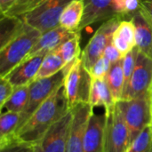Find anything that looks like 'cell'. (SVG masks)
Returning <instances> with one entry per match:
<instances>
[{"label":"cell","mask_w":152,"mask_h":152,"mask_svg":"<svg viewBox=\"0 0 152 152\" xmlns=\"http://www.w3.org/2000/svg\"><path fill=\"white\" fill-rule=\"evenodd\" d=\"M111 66V62L105 56L101 57L91 68L90 74L93 78H105Z\"/></svg>","instance_id":"cell-30"},{"label":"cell","mask_w":152,"mask_h":152,"mask_svg":"<svg viewBox=\"0 0 152 152\" xmlns=\"http://www.w3.org/2000/svg\"><path fill=\"white\" fill-rule=\"evenodd\" d=\"M69 111V107L63 84L40 105L26 124L16 132L15 138L34 146L42 139L47 130Z\"/></svg>","instance_id":"cell-1"},{"label":"cell","mask_w":152,"mask_h":152,"mask_svg":"<svg viewBox=\"0 0 152 152\" xmlns=\"http://www.w3.org/2000/svg\"><path fill=\"white\" fill-rule=\"evenodd\" d=\"M131 20L135 27V41L138 50L152 59V26L143 15L136 11Z\"/></svg>","instance_id":"cell-16"},{"label":"cell","mask_w":152,"mask_h":152,"mask_svg":"<svg viewBox=\"0 0 152 152\" xmlns=\"http://www.w3.org/2000/svg\"><path fill=\"white\" fill-rule=\"evenodd\" d=\"M78 33H79L78 31L69 30L61 26H58L54 28L45 31L42 33L38 41L31 50L29 55L41 52H45L48 53L53 50H56L64 42L73 37Z\"/></svg>","instance_id":"cell-14"},{"label":"cell","mask_w":152,"mask_h":152,"mask_svg":"<svg viewBox=\"0 0 152 152\" xmlns=\"http://www.w3.org/2000/svg\"><path fill=\"white\" fill-rule=\"evenodd\" d=\"M123 58L114 63H111L110 69L105 77L116 102L122 99L124 91L125 77L123 70Z\"/></svg>","instance_id":"cell-19"},{"label":"cell","mask_w":152,"mask_h":152,"mask_svg":"<svg viewBox=\"0 0 152 152\" xmlns=\"http://www.w3.org/2000/svg\"><path fill=\"white\" fill-rule=\"evenodd\" d=\"M115 34L119 36L125 41H126L132 48H134L136 46L135 27L131 20H123L116 29Z\"/></svg>","instance_id":"cell-27"},{"label":"cell","mask_w":152,"mask_h":152,"mask_svg":"<svg viewBox=\"0 0 152 152\" xmlns=\"http://www.w3.org/2000/svg\"><path fill=\"white\" fill-rule=\"evenodd\" d=\"M66 65L68 64L64 61L60 53L56 50H53L48 53L45 57L39 69V71L36 77V79L53 76L56 73H58L61 69H62Z\"/></svg>","instance_id":"cell-22"},{"label":"cell","mask_w":152,"mask_h":152,"mask_svg":"<svg viewBox=\"0 0 152 152\" xmlns=\"http://www.w3.org/2000/svg\"><path fill=\"white\" fill-rule=\"evenodd\" d=\"M14 0H0V9H1V13H4L7 8L11 5V4Z\"/></svg>","instance_id":"cell-36"},{"label":"cell","mask_w":152,"mask_h":152,"mask_svg":"<svg viewBox=\"0 0 152 152\" xmlns=\"http://www.w3.org/2000/svg\"><path fill=\"white\" fill-rule=\"evenodd\" d=\"M47 53L41 52L28 55L12 70H11L5 77L14 87L30 85L39 71L41 64Z\"/></svg>","instance_id":"cell-12"},{"label":"cell","mask_w":152,"mask_h":152,"mask_svg":"<svg viewBox=\"0 0 152 152\" xmlns=\"http://www.w3.org/2000/svg\"><path fill=\"white\" fill-rule=\"evenodd\" d=\"M44 0H14L7 10L1 13L8 17L22 18L38 7Z\"/></svg>","instance_id":"cell-24"},{"label":"cell","mask_w":152,"mask_h":152,"mask_svg":"<svg viewBox=\"0 0 152 152\" xmlns=\"http://www.w3.org/2000/svg\"><path fill=\"white\" fill-rule=\"evenodd\" d=\"M139 12L152 26V0H139Z\"/></svg>","instance_id":"cell-34"},{"label":"cell","mask_w":152,"mask_h":152,"mask_svg":"<svg viewBox=\"0 0 152 152\" xmlns=\"http://www.w3.org/2000/svg\"><path fill=\"white\" fill-rule=\"evenodd\" d=\"M104 113L106 122L103 135V152H126L131 143L130 134L118 103L110 111Z\"/></svg>","instance_id":"cell-6"},{"label":"cell","mask_w":152,"mask_h":152,"mask_svg":"<svg viewBox=\"0 0 152 152\" xmlns=\"http://www.w3.org/2000/svg\"><path fill=\"white\" fill-rule=\"evenodd\" d=\"M56 51L60 53L67 64L74 62L75 60L80 56L79 33L64 42L56 49Z\"/></svg>","instance_id":"cell-25"},{"label":"cell","mask_w":152,"mask_h":152,"mask_svg":"<svg viewBox=\"0 0 152 152\" xmlns=\"http://www.w3.org/2000/svg\"><path fill=\"white\" fill-rule=\"evenodd\" d=\"M117 103L123 114L132 142L146 126L151 125V90L136 98L120 100Z\"/></svg>","instance_id":"cell-4"},{"label":"cell","mask_w":152,"mask_h":152,"mask_svg":"<svg viewBox=\"0 0 152 152\" xmlns=\"http://www.w3.org/2000/svg\"><path fill=\"white\" fill-rule=\"evenodd\" d=\"M151 126L152 127V89H151Z\"/></svg>","instance_id":"cell-37"},{"label":"cell","mask_w":152,"mask_h":152,"mask_svg":"<svg viewBox=\"0 0 152 152\" xmlns=\"http://www.w3.org/2000/svg\"><path fill=\"white\" fill-rule=\"evenodd\" d=\"M28 25L21 18L8 17L1 14V39L0 47L4 46L11 39L23 32Z\"/></svg>","instance_id":"cell-21"},{"label":"cell","mask_w":152,"mask_h":152,"mask_svg":"<svg viewBox=\"0 0 152 152\" xmlns=\"http://www.w3.org/2000/svg\"><path fill=\"white\" fill-rule=\"evenodd\" d=\"M14 88L5 77H0V110H3L4 103L13 93Z\"/></svg>","instance_id":"cell-32"},{"label":"cell","mask_w":152,"mask_h":152,"mask_svg":"<svg viewBox=\"0 0 152 152\" xmlns=\"http://www.w3.org/2000/svg\"><path fill=\"white\" fill-rule=\"evenodd\" d=\"M73 0H44L34 11L21 19L28 26L42 33L60 26V18L67 5Z\"/></svg>","instance_id":"cell-8"},{"label":"cell","mask_w":152,"mask_h":152,"mask_svg":"<svg viewBox=\"0 0 152 152\" xmlns=\"http://www.w3.org/2000/svg\"><path fill=\"white\" fill-rule=\"evenodd\" d=\"M105 122V113L102 115L92 114L85 135L84 152H103Z\"/></svg>","instance_id":"cell-15"},{"label":"cell","mask_w":152,"mask_h":152,"mask_svg":"<svg viewBox=\"0 0 152 152\" xmlns=\"http://www.w3.org/2000/svg\"><path fill=\"white\" fill-rule=\"evenodd\" d=\"M151 152H152V151H151Z\"/></svg>","instance_id":"cell-38"},{"label":"cell","mask_w":152,"mask_h":152,"mask_svg":"<svg viewBox=\"0 0 152 152\" xmlns=\"http://www.w3.org/2000/svg\"><path fill=\"white\" fill-rule=\"evenodd\" d=\"M20 113L2 111L0 116V147L15 139V133L20 122Z\"/></svg>","instance_id":"cell-20"},{"label":"cell","mask_w":152,"mask_h":152,"mask_svg":"<svg viewBox=\"0 0 152 152\" xmlns=\"http://www.w3.org/2000/svg\"><path fill=\"white\" fill-rule=\"evenodd\" d=\"M85 11L83 0H73L64 9L60 18V26L69 30L78 31ZM79 32V31H78Z\"/></svg>","instance_id":"cell-18"},{"label":"cell","mask_w":152,"mask_h":152,"mask_svg":"<svg viewBox=\"0 0 152 152\" xmlns=\"http://www.w3.org/2000/svg\"><path fill=\"white\" fill-rule=\"evenodd\" d=\"M152 88V59L138 50L135 66L121 100L136 98L149 93Z\"/></svg>","instance_id":"cell-9"},{"label":"cell","mask_w":152,"mask_h":152,"mask_svg":"<svg viewBox=\"0 0 152 152\" xmlns=\"http://www.w3.org/2000/svg\"><path fill=\"white\" fill-rule=\"evenodd\" d=\"M103 56H105L107 59H109L111 63H114L118 61H119L120 59H122L124 56L119 53V51L115 47V45L112 44V42L107 46V48L104 51Z\"/></svg>","instance_id":"cell-35"},{"label":"cell","mask_w":152,"mask_h":152,"mask_svg":"<svg viewBox=\"0 0 152 152\" xmlns=\"http://www.w3.org/2000/svg\"><path fill=\"white\" fill-rule=\"evenodd\" d=\"M0 152H35L34 146L20 142L16 138L9 143L0 147Z\"/></svg>","instance_id":"cell-31"},{"label":"cell","mask_w":152,"mask_h":152,"mask_svg":"<svg viewBox=\"0 0 152 152\" xmlns=\"http://www.w3.org/2000/svg\"><path fill=\"white\" fill-rule=\"evenodd\" d=\"M152 127L151 125L146 126L138 136L131 142L126 152H151Z\"/></svg>","instance_id":"cell-26"},{"label":"cell","mask_w":152,"mask_h":152,"mask_svg":"<svg viewBox=\"0 0 152 152\" xmlns=\"http://www.w3.org/2000/svg\"><path fill=\"white\" fill-rule=\"evenodd\" d=\"M139 0H112V6L117 14L125 16L134 14L139 9Z\"/></svg>","instance_id":"cell-29"},{"label":"cell","mask_w":152,"mask_h":152,"mask_svg":"<svg viewBox=\"0 0 152 152\" xmlns=\"http://www.w3.org/2000/svg\"><path fill=\"white\" fill-rule=\"evenodd\" d=\"M137 53H138V48L135 46L129 53H127L123 58V70H124V77H125L124 90L126 88V86L130 81V78L132 77V74H133V71H134V69L135 66Z\"/></svg>","instance_id":"cell-28"},{"label":"cell","mask_w":152,"mask_h":152,"mask_svg":"<svg viewBox=\"0 0 152 152\" xmlns=\"http://www.w3.org/2000/svg\"><path fill=\"white\" fill-rule=\"evenodd\" d=\"M41 35V31L28 26L23 32L0 47V77H5L29 55Z\"/></svg>","instance_id":"cell-2"},{"label":"cell","mask_w":152,"mask_h":152,"mask_svg":"<svg viewBox=\"0 0 152 152\" xmlns=\"http://www.w3.org/2000/svg\"><path fill=\"white\" fill-rule=\"evenodd\" d=\"M72 121L67 143V152H84V141L94 107L89 102L79 103L70 109Z\"/></svg>","instance_id":"cell-11"},{"label":"cell","mask_w":152,"mask_h":152,"mask_svg":"<svg viewBox=\"0 0 152 152\" xmlns=\"http://www.w3.org/2000/svg\"><path fill=\"white\" fill-rule=\"evenodd\" d=\"M29 93V85L21 86L14 88L13 93L4 103L3 110L5 109L6 111H12L16 113H21L25 109Z\"/></svg>","instance_id":"cell-23"},{"label":"cell","mask_w":152,"mask_h":152,"mask_svg":"<svg viewBox=\"0 0 152 152\" xmlns=\"http://www.w3.org/2000/svg\"><path fill=\"white\" fill-rule=\"evenodd\" d=\"M92 80L90 72L86 69L79 56L72 63L64 80L69 110L79 103L89 102Z\"/></svg>","instance_id":"cell-5"},{"label":"cell","mask_w":152,"mask_h":152,"mask_svg":"<svg viewBox=\"0 0 152 152\" xmlns=\"http://www.w3.org/2000/svg\"><path fill=\"white\" fill-rule=\"evenodd\" d=\"M85 3V11L82 21L78 27L80 32L83 28L92 24L105 21L115 15L112 0H83Z\"/></svg>","instance_id":"cell-13"},{"label":"cell","mask_w":152,"mask_h":152,"mask_svg":"<svg viewBox=\"0 0 152 152\" xmlns=\"http://www.w3.org/2000/svg\"><path fill=\"white\" fill-rule=\"evenodd\" d=\"M112 44L115 45V47L119 51V53L123 56H125L127 53H129L132 49H134V48L131 47V45L126 41H125L119 36L116 35L115 32H114L113 37H112Z\"/></svg>","instance_id":"cell-33"},{"label":"cell","mask_w":152,"mask_h":152,"mask_svg":"<svg viewBox=\"0 0 152 152\" xmlns=\"http://www.w3.org/2000/svg\"><path fill=\"white\" fill-rule=\"evenodd\" d=\"M123 14H117L114 17L103 21L97 31L90 39L81 54V59L86 69L90 71L94 64L103 56L107 46L112 42L113 34L119 23L125 20Z\"/></svg>","instance_id":"cell-7"},{"label":"cell","mask_w":152,"mask_h":152,"mask_svg":"<svg viewBox=\"0 0 152 152\" xmlns=\"http://www.w3.org/2000/svg\"><path fill=\"white\" fill-rule=\"evenodd\" d=\"M89 103L94 107H103L105 112L110 111L116 105L111 91L105 78H93Z\"/></svg>","instance_id":"cell-17"},{"label":"cell","mask_w":152,"mask_h":152,"mask_svg":"<svg viewBox=\"0 0 152 152\" xmlns=\"http://www.w3.org/2000/svg\"><path fill=\"white\" fill-rule=\"evenodd\" d=\"M72 121V111L53 124L42 139L34 145L35 152H67V143Z\"/></svg>","instance_id":"cell-10"},{"label":"cell","mask_w":152,"mask_h":152,"mask_svg":"<svg viewBox=\"0 0 152 152\" xmlns=\"http://www.w3.org/2000/svg\"><path fill=\"white\" fill-rule=\"evenodd\" d=\"M72 63L66 65L55 75L45 78L36 79L29 85L28 102L25 109L20 113L17 131L26 124V122L40 107V105L44 102H45L61 86L64 84L66 75L69 68L71 67Z\"/></svg>","instance_id":"cell-3"}]
</instances>
